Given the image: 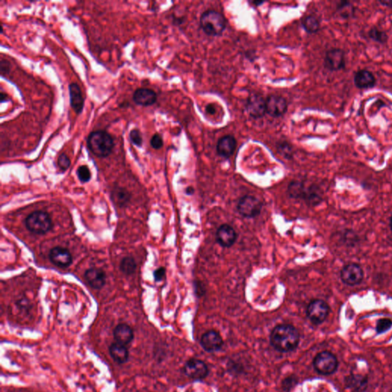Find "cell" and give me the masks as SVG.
I'll use <instances>...</instances> for the list:
<instances>
[{
    "label": "cell",
    "instance_id": "1",
    "mask_svg": "<svg viewBox=\"0 0 392 392\" xmlns=\"http://www.w3.org/2000/svg\"><path fill=\"white\" fill-rule=\"evenodd\" d=\"M299 342V332L292 325H278L271 332V346L279 352H291L297 347Z\"/></svg>",
    "mask_w": 392,
    "mask_h": 392
},
{
    "label": "cell",
    "instance_id": "5",
    "mask_svg": "<svg viewBox=\"0 0 392 392\" xmlns=\"http://www.w3.org/2000/svg\"><path fill=\"white\" fill-rule=\"evenodd\" d=\"M337 359L330 352H322L316 356L313 360V366L316 371L321 375H331L338 368Z\"/></svg>",
    "mask_w": 392,
    "mask_h": 392
},
{
    "label": "cell",
    "instance_id": "16",
    "mask_svg": "<svg viewBox=\"0 0 392 392\" xmlns=\"http://www.w3.org/2000/svg\"><path fill=\"white\" fill-rule=\"evenodd\" d=\"M51 262L58 267H68L72 263V257L70 252L62 247H55L49 253Z\"/></svg>",
    "mask_w": 392,
    "mask_h": 392
},
{
    "label": "cell",
    "instance_id": "3",
    "mask_svg": "<svg viewBox=\"0 0 392 392\" xmlns=\"http://www.w3.org/2000/svg\"><path fill=\"white\" fill-rule=\"evenodd\" d=\"M200 25L207 35L218 36L225 29L226 20L221 13L215 10H208L201 16Z\"/></svg>",
    "mask_w": 392,
    "mask_h": 392
},
{
    "label": "cell",
    "instance_id": "25",
    "mask_svg": "<svg viewBox=\"0 0 392 392\" xmlns=\"http://www.w3.org/2000/svg\"><path fill=\"white\" fill-rule=\"evenodd\" d=\"M112 199H114V202L117 205H120V206H123V205H127L130 199V195L129 192H127L125 189L117 187L113 191Z\"/></svg>",
    "mask_w": 392,
    "mask_h": 392
},
{
    "label": "cell",
    "instance_id": "17",
    "mask_svg": "<svg viewBox=\"0 0 392 392\" xmlns=\"http://www.w3.org/2000/svg\"><path fill=\"white\" fill-rule=\"evenodd\" d=\"M133 100L137 105L149 107L157 101V95L149 88H138L133 95Z\"/></svg>",
    "mask_w": 392,
    "mask_h": 392
},
{
    "label": "cell",
    "instance_id": "38",
    "mask_svg": "<svg viewBox=\"0 0 392 392\" xmlns=\"http://www.w3.org/2000/svg\"><path fill=\"white\" fill-rule=\"evenodd\" d=\"M380 4L386 7H392V1H384V2H380Z\"/></svg>",
    "mask_w": 392,
    "mask_h": 392
},
{
    "label": "cell",
    "instance_id": "27",
    "mask_svg": "<svg viewBox=\"0 0 392 392\" xmlns=\"http://www.w3.org/2000/svg\"><path fill=\"white\" fill-rule=\"evenodd\" d=\"M120 267L122 272L125 274H132L136 271V264L133 258L127 257L122 260Z\"/></svg>",
    "mask_w": 392,
    "mask_h": 392
},
{
    "label": "cell",
    "instance_id": "6",
    "mask_svg": "<svg viewBox=\"0 0 392 392\" xmlns=\"http://www.w3.org/2000/svg\"><path fill=\"white\" fill-rule=\"evenodd\" d=\"M289 195L295 199H302L312 204H317L321 201L320 193L312 187L306 188L300 182H293L288 188Z\"/></svg>",
    "mask_w": 392,
    "mask_h": 392
},
{
    "label": "cell",
    "instance_id": "2",
    "mask_svg": "<svg viewBox=\"0 0 392 392\" xmlns=\"http://www.w3.org/2000/svg\"><path fill=\"white\" fill-rule=\"evenodd\" d=\"M87 145L91 152L100 158L111 155L114 147V138L104 130L92 132L87 139Z\"/></svg>",
    "mask_w": 392,
    "mask_h": 392
},
{
    "label": "cell",
    "instance_id": "24",
    "mask_svg": "<svg viewBox=\"0 0 392 392\" xmlns=\"http://www.w3.org/2000/svg\"><path fill=\"white\" fill-rule=\"evenodd\" d=\"M110 354L111 357L119 364L125 363L129 359V352L124 345L114 343L110 346Z\"/></svg>",
    "mask_w": 392,
    "mask_h": 392
},
{
    "label": "cell",
    "instance_id": "19",
    "mask_svg": "<svg viewBox=\"0 0 392 392\" xmlns=\"http://www.w3.org/2000/svg\"><path fill=\"white\" fill-rule=\"evenodd\" d=\"M237 146L236 139L232 136H223L217 144V152L224 158H229L234 153Z\"/></svg>",
    "mask_w": 392,
    "mask_h": 392
},
{
    "label": "cell",
    "instance_id": "14",
    "mask_svg": "<svg viewBox=\"0 0 392 392\" xmlns=\"http://www.w3.org/2000/svg\"><path fill=\"white\" fill-rule=\"evenodd\" d=\"M223 340L219 333L214 330H210L202 335L201 345L207 352H215L222 347Z\"/></svg>",
    "mask_w": 392,
    "mask_h": 392
},
{
    "label": "cell",
    "instance_id": "33",
    "mask_svg": "<svg viewBox=\"0 0 392 392\" xmlns=\"http://www.w3.org/2000/svg\"><path fill=\"white\" fill-rule=\"evenodd\" d=\"M150 145L153 149H160L164 146V139L161 135L155 133L152 136L150 139Z\"/></svg>",
    "mask_w": 392,
    "mask_h": 392
},
{
    "label": "cell",
    "instance_id": "32",
    "mask_svg": "<svg viewBox=\"0 0 392 392\" xmlns=\"http://www.w3.org/2000/svg\"><path fill=\"white\" fill-rule=\"evenodd\" d=\"M58 166L60 170L64 172L70 167V160L66 154L62 153L59 155L58 159Z\"/></svg>",
    "mask_w": 392,
    "mask_h": 392
},
{
    "label": "cell",
    "instance_id": "29",
    "mask_svg": "<svg viewBox=\"0 0 392 392\" xmlns=\"http://www.w3.org/2000/svg\"><path fill=\"white\" fill-rule=\"evenodd\" d=\"M77 175L79 176V179L82 183H86V182L89 181L92 178V173H91L90 170L87 166L83 165L81 166L77 170Z\"/></svg>",
    "mask_w": 392,
    "mask_h": 392
},
{
    "label": "cell",
    "instance_id": "15",
    "mask_svg": "<svg viewBox=\"0 0 392 392\" xmlns=\"http://www.w3.org/2000/svg\"><path fill=\"white\" fill-rule=\"evenodd\" d=\"M237 234L229 224H222L216 232L217 242L224 248H230L236 243Z\"/></svg>",
    "mask_w": 392,
    "mask_h": 392
},
{
    "label": "cell",
    "instance_id": "37",
    "mask_svg": "<svg viewBox=\"0 0 392 392\" xmlns=\"http://www.w3.org/2000/svg\"><path fill=\"white\" fill-rule=\"evenodd\" d=\"M0 98H1V104H4V103L7 102V101L10 100L9 99L8 95L7 94L4 93V92H1Z\"/></svg>",
    "mask_w": 392,
    "mask_h": 392
},
{
    "label": "cell",
    "instance_id": "9",
    "mask_svg": "<svg viewBox=\"0 0 392 392\" xmlns=\"http://www.w3.org/2000/svg\"><path fill=\"white\" fill-rule=\"evenodd\" d=\"M340 277L345 284L355 286L359 284L363 280V270L359 264L351 263L342 269Z\"/></svg>",
    "mask_w": 392,
    "mask_h": 392
},
{
    "label": "cell",
    "instance_id": "10",
    "mask_svg": "<svg viewBox=\"0 0 392 392\" xmlns=\"http://www.w3.org/2000/svg\"><path fill=\"white\" fill-rule=\"evenodd\" d=\"M184 372L192 379L202 380L208 375V368L203 361L192 359L185 364Z\"/></svg>",
    "mask_w": 392,
    "mask_h": 392
},
{
    "label": "cell",
    "instance_id": "34",
    "mask_svg": "<svg viewBox=\"0 0 392 392\" xmlns=\"http://www.w3.org/2000/svg\"><path fill=\"white\" fill-rule=\"evenodd\" d=\"M11 70V63L7 59L2 58L0 61V73L3 76L8 74Z\"/></svg>",
    "mask_w": 392,
    "mask_h": 392
},
{
    "label": "cell",
    "instance_id": "36",
    "mask_svg": "<svg viewBox=\"0 0 392 392\" xmlns=\"http://www.w3.org/2000/svg\"><path fill=\"white\" fill-rule=\"evenodd\" d=\"M166 270L164 267H160L154 271V278L155 281H161L165 277Z\"/></svg>",
    "mask_w": 392,
    "mask_h": 392
},
{
    "label": "cell",
    "instance_id": "31",
    "mask_svg": "<svg viewBox=\"0 0 392 392\" xmlns=\"http://www.w3.org/2000/svg\"><path fill=\"white\" fill-rule=\"evenodd\" d=\"M129 138H130V142H131L134 146H137V147H141V146H142V133H141L140 131H139V130H137V129H134V130H132L130 132Z\"/></svg>",
    "mask_w": 392,
    "mask_h": 392
},
{
    "label": "cell",
    "instance_id": "4",
    "mask_svg": "<svg viewBox=\"0 0 392 392\" xmlns=\"http://www.w3.org/2000/svg\"><path fill=\"white\" fill-rule=\"evenodd\" d=\"M26 227L34 234H43L51 228L52 223L48 213L43 211H36L27 217Z\"/></svg>",
    "mask_w": 392,
    "mask_h": 392
},
{
    "label": "cell",
    "instance_id": "39",
    "mask_svg": "<svg viewBox=\"0 0 392 392\" xmlns=\"http://www.w3.org/2000/svg\"><path fill=\"white\" fill-rule=\"evenodd\" d=\"M207 111H208V112H209L210 114H214V113H215V109L213 108V106H208Z\"/></svg>",
    "mask_w": 392,
    "mask_h": 392
},
{
    "label": "cell",
    "instance_id": "18",
    "mask_svg": "<svg viewBox=\"0 0 392 392\" xmlns=\"http://www.w3.org/2000/svg\"><path fill=\"white\" fill-rule=\"evenodd\" d=\"M68 90L70 107L76 114H82L85 106V98L80 87L77 84L71 83L69 85Z\"/></svg>",
    "mask_w": 392,
    "mask_h": 392
},
{
    "label": "cell",
    "instance_id": "20",
    "mask_svg": "<svg viewBox=\"0 0 392 392\" xmlns=\"http://www.w3.org/2000/svg\"><path fill=\"white\" fill-rule=\"evenodd\" d=\"M354 83L358 88L366 89L375 86L376 79L369 70H359L354 76Z\"/></svg>",
    "mask_w": 392,
    "mask_h": 392
},
{
    "label": "cell",
    "instance_id": "13",
    "mask_svg": "<svg viewBox=\"0 0 392 392\" xmlns=\"http://www.w3.org/2000/svg\"><path fill=\"white\" fill-rule=\"evenodd\" d=\"M246 111L254 118H261L266 113V100L260 95H252L246 103Z\"/></svg>",
    "mask_w": 392,
    "mask_h": 392
},
{
    "label": "cell",
    "instance_id": "40",
    "mask_svg": "<svg viewBox=\"0 0 392 392\" xmlns=\"http://www.w3.org/2000/svg\"><path fill=\"white\" fill-rule=\"evenodd\" d=\"M390 229H391V230H392V216H391V218H390Z\"/></svg>",
    "mask_w": 392,
    "mask_h": 392
},
{
    "label": "cell",
    "instance_id": "22",
    "mask_svg": "<svg viewBox=\"0 0 392 392\" xmlns=\"http://www.w3.org/2000/svg\"><path fill=\"white\" fill-rule=\"evenodd\" d=\"M85 279L91 287L98 290L102 288L105 284V273L102 270L92 268L88 270L85 273Z\"/></svg>",
    "mask_w": 392,
    "mask_h": 392
},
{
    "label": "cell",
    "instance_id": "30",
    "mask_svg": "<svg viewBox=\"0 0 392 392\" xmlns=\"http://www.w3.org/2000/svg\"><path fill=\"white\" fill-rule=\"evenodd\" d=\"M392 327V321L390 319H381L377 323L376 331L378 334H382Z\"/></svg>",
    "mask_w": 392,
    "mask_h": 392
},
{
    "label": "cell",
    "instance_id": "8",
    "mask_svg": "<svg viewBox=\"0 0 392 392\" xmlns=\"http://www.w3.org/2000/svg\"><path fill=\"white\" fill-rule=\"evenodd\" d=\"M330 312V306L322 299H314L307 306L308 318L315 325L321 324L325 321Z\"/></svg>",
    "mask_w": 392,
    "mask_h": 392
},
{
    "label": "cell",
    "instance_id": "12",
    "mask_svg": "<svg viewBox=\"0 0 392 392\" xmlns=\"http://www.w3.org/2000/svg\"><path fill=\"white\" fill-rule=\"evenodd\" d=\"M287 110V103L284 98L271 95L266 100V113L273 117L283 115Z\"/></svg>",
    "mask_w": 392,
    "mask_h": 392
},
{
    "label": "cell",
    "instance_id": "7",
    "mask_svg": "<svg viewBox=\"0 0 392 392\" xmlns=\"http://www.w3.org/2000/svg\"><path fill=\"white\" fill-rule=\"evenodd\" d=\"M262 202L253 195H245L238 204V211L245 218H255L258 216L262 209Z\"/></svg>",
    "mask_w": 392,
    "mask_h": 392
},
{
    "label": "cell",
    "instance_id": "35",
    "mask_svg": "<svg viewBox=\"0 0 392 392\" xmlns=\"http://www.w3.org/2000/svg\"><path fill=\"white\" fill-rule=\"evenodd\" d=\"M295 384H296V379L293 378V377H288V378H286L283 381V390L289 391L295 385Z\"/></svg>",
    "mask_w": 392,
    "mask_h": 392
},
{
    "label": "cell",
    "instance_id": "26",
    "mask_svg": "<svg viewBox=\"0 0 392 392\" xmlns=\"http://www.w3.org/2000/svg\"><path fill=\"white\" fill-rule=\"evenodd\" d=\"M302 26L309 33H316L320 28L318 19L313 16H308L302 20Z\"/></svg>",
    "mask_w": 392,
    "mask_h": 392
},
{
    "label": "cell",
    "instance_id": "28",
    "mask_svg": "<svg viewBox=\"0 0 392 392\" xmlns=\"http://www.w3.org/2000/svg\"><path fill=\"white\" fill-rule=\"evenodd\" d=\"M368 36L370 39L378 42V43L384 44L387 40V35L384 31L380 30L377 28H372L368 32Z\"/></svg>",
    "mask_w": 392,
    "mask_h": 392
},
{
    "label": "cell",
    "instance_id": "23",
    "mask_svg": "<svg viewBox=\"0 0 392 392\" xmlns=\"http://www.w3.org/2000/svg\"><path fill=\"white\" fill-rule=\"evenodd\" d=\"M346 385L355 392L363 391L367 387L368 378L361 375H350L345 379Z\"/></svg>",
    "mask_w": 392,
    "mask_h": 392
},
{
    "label": "cell",
    "instance_id": "21",
    "mask_svg": "<svg viewBox=\"0 0 392 392\" xmlns=\"http://www.w3.org/2000/svg\"><path fill=\"white\" fill-rule=\"evenodd\" d=\"M114 336L117 343L126 346L133 340V331L127 324H120L114 329Z\"/></svg>",
    "mask_w": 392,
    "mask_h": 392
},
{
    "label": "cell",
    "instance_id": "11",
    "mask_svg": "<svg viewBox=\"0 0 392 392\" xmlns=\"http://www.w3.org/2000/svg\"><path fill=\"white\" fill-rule=\"evenodd\" d=\"M324 66L326 68L333 71L344 68L346 66L344 51L340 48L329 50L326 54Z\"/></svg>",
    "mask_w": 392,
    "mask_h": 392
}]
</instances>
